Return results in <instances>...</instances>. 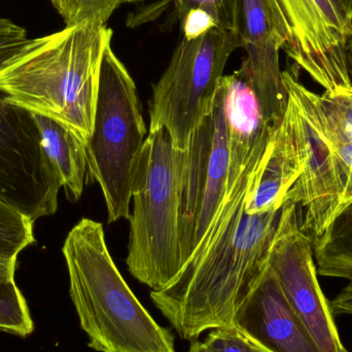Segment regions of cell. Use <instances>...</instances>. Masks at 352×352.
I'll return each mask as SVG.
<instances>
[{
  "mask_svg": "<svg viewBox=\"0 0 352 352\" xmlns=\"http://www.w3.org/2000/svg\"><path fill=\"white\" fill-rule=\"evenodd\" d=\"M322 107L335 118L352 142V88L320 95Z\"/></svg>",
  "mask_w": 352,
  "mask_h": 352,
  "instance_id": "cell-20",
  "label": "cell"
},
{
  "mask_svg": "<svg viewBox=\"0 0 352 352\" xmlns=\"http://www.w3.org/2000/svg\"><path fill=\"white\" fill-rule=\"evenodd\" d=\"M61 188L32 113L0 92V196L35 221L55 214Z\"/></svg>",
  "mask_w": 352,
  "mask_h": 352,
  "instance_id": "cell-11",
  "label": "cell"
},
{
  "mask_svg": "<svg viewBox=\"0 0 352 352\" xmlns=\"http://www.w3.org/2000/svg\"><path fill=\"white\" fill-rule=\"evenodd\" d=\"M146 138L135 82L111 43L101 62L92 135L86 144L88 177L102 190L109 223L129 219L134 169Z\"/></svg>",
  "mask_w": 352,
  "mask_h": 352,
  "instance_id": "cell-5",
  "label": "cell"
},
{
  "mask_svg": "<svg viewBox=\"0 0 352 352\" xmlns=\"http://www.w3.org/2000/svg\"><path fill=\"white\" fill-rule=\"evenodd\" d=\"M349 74H351V76L352 78V39L351 41V45L349 47Z\"/></svg>",
  "mask_w": 352,
  "mask_h": 352,
  "instance_id": "cell-27",
  "label": "cell"
},
{
  "mask_svg": "<svg viewBox=\"0 0 352 352\" xmlns=\"http://www.w3.org/2000/svg\"><path fill=\"white\" fill-rule=\"evenodd\" d=\"M235 329L263 352H322L269 265L240 309Z\"/></svg>",
  "mask_w": 352,
  "mask_h": 352,
  "instance_id": "cell-13",
  "label": "cell"
},
{
  "mask_svg": "<svg viewBox=\"0 0 352 352\" xmlns=\"http://www.w3.org/2000/svg\"><path fill=\"white\" fill-rule=\"evenodd\" d=\"M175 8V18L182 21L192 10L207 12L217 26L236 31L238 0H170Z\"/></svg>",
  "mask_w": 352,
  "mask_h": 352,
  "instance_id": "cell-19",
  "label": "cell"
},
{
  "mask_svg": "<svg viewBox=\"0 0 352 352\" xmlns=\"http://www.w3.org/2000/svg\"><path fill=\"white\" fill-rule=\"evenodd\" d=\"M178 168L179 151L167 130L150 132L134 169L126 264L152 291L166 287L182 269Z\"/></svg>",
  "mask_w": 352,
  "mask_h": 352,
  "instance_id": "cell-4",
  "label": "cell"
},
{
  "mask_svg": "<svg viewBox=\"0 0 352 352\" xmlns=\"http://www.w3.org/2000/svg\"><path fill=\"white\" fill-rule=\"evenodd\" d=\"M337 8L352 23V0H332Z\"/></svg>",
  "mask_w": 352,
  "mask_h": 352,
  "instance_id": "cell-25",
  "label": "cell"
},
{
  "mask_svg": "<svg viewBox=\"0 0 352 352\" xmlns=\"http://www.w3.org/2000/svg\"><path fill=\"white\" fill-rule=\"evenodd\" d=\"M298 203L285 198L269 256L281 289L322 352H349L324 297L314 261L311 238L304 231Z\"/></svg>",
  "mask_w": 352,
  "mask_h": 352,
  "instance_id": "cell-10",
  "label": "cell"
},
{
  "mask_svg": "<svg viewBox=\"0 0 352 352\" xmlns=\"http://www.w3.org/2000/svg\"><path fill=\"white\" fill-rule=\"evenodd\" d=\"M111 38L107 25L84 23L28 39L0 66V92L28 113L57 122L86 146Z\"/></svg>",
  "mask_w": 352,
  "mask_h": 352,
  "instance_id": "cell-2",
  "label": "cell"
},
{
  "mask_svg": "<svg viewBox=\"0 0 352 352\" xmlns=\"http://www.w3.org/2000/svg\"><path fill=\"white\" fill-rule=\"evenodd\" d=\"M236 32L246 52L242 62L263 117L278 128L287 107V92L279 63L283 32L268 0H238Z\"/></svg>",
  "mask_w": 352,
  "mask_h": 352,
  "instance_id": "cell-12",
  "label": "cell"
},
{
  "mask_svg": "<svg viewBox=\"0 0 352 352\" xmlns=\"http://www.w3.org/2000/svg\"><path fill=\"white\" fill-rule=\"evenodd\" d=\"M138 1H142V0H123V3H132V2H138Z\"/></svg>",
  "mask_w": 352,
  "mask_h": 352,
  "instance_id": "cell-28",
  "label": "cell"
},
{
  "mask_svg": "<svg viewBox=\"0 0 352 352\" xmlns=\"http://www.w3.org/2000/svg\"><path fill=\"white\" fill-rule=\"evenodd\" d=\"M230 164L219 209L190 260L164 289L151 292L178 336L196 340L236 318L268 268L283 206L254 211L248 201L270 154L277 129L260 113H228Z\"/></svg>",
  "mask_w": 352,
  "mask_h": 352,
  "instance_id": "cell-1",
  "label": "cell"
},
{
  "mask_svg": "<svg viewBox=\"0 0 352 352\" xmlns=\"http://www.w3.org/2000/svg\"><path fill=\"white\" fill-rule=\"evenodd\" d=\"M69 294L89 346L98 352H176L175 336L148 314L116 266L102 223L80 219L62 248Z\"/></svg>",
  "mask_w": 352,
  "mask_h": 352,
  "instance_id": "cell-3",
  "label": "cell"
},
{
  "mask_svg": "<svg viewBox=\"0 0 352 352\" xmlns=\"http://www.w3.org/2000/svg\"><path fill=\"white\" fill-rule=\"evenodd\" d=\"M239 47L238 33L223 27L194 38L182 37L164 74L153 85L150 132L166 129L176 150L186 151L212 109L226 64Z\"/></svg>",
  "mask_w": 352,
  "mask_h": 352,
  "instance_id": "cell-6",
  "label": "cell"
},
{
  "mask_svg": "<svg viewBox=\"0 0 352 352\" xmlns=\"http://www.w3.org/2000/svg\"><path fill=\"white\" fill-rule=\"evenodd\" d=\"M283 78L287 92L283 120L291 130L301 164V175L285 198L305 207L302 226L314 243L345 209L338 163L316 117L309 89L289 70L283 72Z\"/></svg>",
  "mask_w": 352,
  "mask_h": 352,
  "instance_id": "cell-8",
  "label": "cell"
},
{
  "mask_svg": "<svg viewBox=\"0 0 352 352\" xmlns=\"http://www.w3.org/2000/svg\"><path fill=\"white\" fill-rule=\"evenodd\" d=\"M312 245L318 274L352 283V205L337 217Z\"/></svg>",
  "mask_w": 352,
  "mask_h": 352,
  "instance_id": "cell-15",
  "label": "cell"
},
{
  "mask_svg": "<svg viewBox=\"0 0 352 352\" xmlns=\"http://www.w3.org/2000/svg\"><path fill=\"white\" fill-rule=\"evenodd\" d=\"M333 314L337 316L351 314L352 316V283L330 303Z\"/></svg>",
  "mask_w": 352,
  "mask_h": 352,
  "instance_id": "cell-23",
  "label": "cell"
},
{
  "mask_svg": "<svg viewBox=\"0 0 352 352\" xmlns=\"http://www.w3.org/2000/svg\"><path fill=\"white\" fill-rule=\"evenodd\" d=\"M43 152L65 190L68 200L76 202L88 177L86 146L69 130L47 118L35 116Z\"/></svg>",
  "mask_w": 352,
  "mask_h": 352,
  "instance_id": "cell-14",
  "label": "cell"
},
{
  "mask_svg": "<svg viewBox=\"0 0 352 352\" xmlns=\"http://www.w3.org/2000/svg\"><path fill=\"white\" fill-rule=\"evenodd\" d=\"M26 29L0 16V66L22 47L26 41Z\"/></svg>",
  "mask_w": 352,
  "mask_h": 352,
  "instance_id": "cell-22",
  "label": "cell"
},
{
  "mask_svg": "<svg viewBox=\"0 0 352 352\" xmlns=\"http://www.w3.org/2000/svg\"><path fill=\"white\" fill-rule=\"evenodd\" d=\"M34 221L0 196V261H16L34 243Z\"/></svg>",
  "mask_w": 352,
  "mask_h": 352,
  "instance_id": "cell-16",
  "label": "cell"
},
{
  "mask_svg": "<svg viewBox=\"0 0 352 352\" xmlns=\"http://www.w3.org/2000/svg\"><path fill=\"white\" fill-rule=\"evenodd\" d=\"M205 343L214 352H263L236 329L211 330Z\"/></svg>",
  "mask_w": 352,
  "mask_h": 352,
  "instance_id": "cell-21",
  "label": "cell"
},
{
  "mask_svg": "<svg viewBox=\"0 0 352 352\" xmlns=\"http://www.w3.org/2000/svg\"><path fill=\"white\" fill-rule=\"evenodd\" d=\"M188 352H214L212 349H209L207 346L206 343L200 342V341L192 340V344H190V349Z\"/></svg>",
  "mask_w": 352,
  "mask_h": 352,
  "instance_id": "cell-26",
  "label": "cell"
},
{
  "mask_svg": "<svg viewBox=\"0 0 352 352\" xmlns=\"http://www.w3.org/2000/svg\"><path fill=\"white\" fill-rule=\"evenodd\" d=\"M285 38L283 50L326 92L352 88V23L332 0H268Z\"/></svg>",
  "mask_w": 352,
  "mask_h": 352,
  "instance_id": "cell-9",
  "label": "cell"
},
{
  "mask_svg": "<svg viewBox=\"0 0 352 352\" xmlns=\"http://www.w3.org/2000/svg\"><path fill=\"white\" fill-rule=\"evenodd\" d=\"M65 27L84 23L104 26L123 0H51Z\"/></svg>",
  "mask_w": 352,
  "mask_h": 352,
  "instance_id": "cell-18",
  "label": "cell"
},
{
  "mask_svg": "<svg viewBox=\"0 0 352 352\" xmlns=\"http://www.w3.org/2000/svg\"><path fill=\"white\" fill-rule=\"evenodd\" d=\"M221 78L212 109L192 134L188 148L184 152L179 151V244L182 267L204 238L227 184L229 123Z\"/></svg>",
  "mask_w": 352,
  "mask_h": 352,
  "instance_id": "cell-7",
  "label": "cell"
},
{
  "mask_svg": "<svg viewBox=\"0 0 352 352\" xmlns=\"http://www.w3.org/2000/svg\"><path fill=\"white\" fill-rule=\"evenodd\" d=\"M16 261H0V278H14Z\"/></svg>",
  "mask_w": 352,
  "mask_h": 352,
  "instance_id": "cell-24",
  "label": "cell"
},
{
  "mask_svg": "<svg viewBox=\"0 0 352 352\" xmlns=\"http://www.w3.org/2000/svg\"><path fill=\"white\" fill-rule=\"evenodd\" d=\"M33 329L26 300L14 278H0V331L26 337Z\"/></svg>",
  "mask_w": 352,
  "mask_h": 352,
  "instance_id": "cell-17",
  "label": "cell"
}]
</instances>
